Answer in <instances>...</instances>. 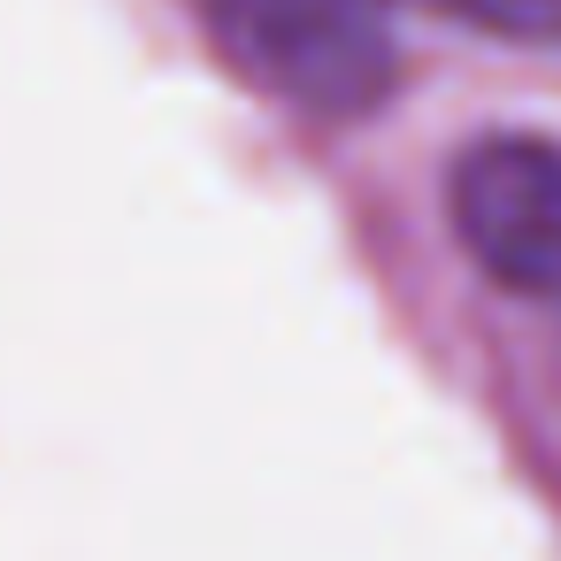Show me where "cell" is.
I'll return each mask as SVG.
<instances>
[{
  "label": "cell",
  "instance_id": "1",
  "mask_svg": "<svg viewBox=\"0 0 561 561\" xmlns=\"http://www.w3.org/2000/svg\"><path fill=\"white\" fill-rule=\"evenodd\" d=\"M446 216L469 262L500 293L561 316V147L553 139L500 131L461 147L446 178Z\"/></svg>",
  "mask_w": 561,
  "mask_h": 561
},
{
  "label": "cell",
  "instance_id": "2",
  "mask_svg": "<svg viewBox=\"0 0 561 561\" xmlns=\"http://www.w3.org/2000/svg\"><path fill=\"white\" fill-rule=\"evenodd\" d=\"M224 47L300 108L354 116L385 85L377 0H201Z\"/></svg>",
  "mask_w": 561,
  "mask_h": 561
},
{
  "label": "cell",
  "instance_id": "3",
  "mask_svg": "<svg viewBox=\"0 0 561 561\" xmlns=\"http://www.w3.org/2000/svg\"><path fill=\"white\" fill-rule=\"evenodd\" d=\"M438 9H454L469 24H492V32H530V39L561 32V0H438Z\"/></svg>",
  "mask_w": 561,
  "mask_h": 561
}]
</instances>
